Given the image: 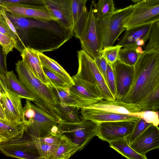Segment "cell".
I'll use <instances>...</instances> for the list:
<instances>
[{"instance_id":"6da1fadb","label":"cell","mask_w":159,"mask_h":159,"mask_svg":"<svg viewBox=\"0 0 159 159\" xmlns=\"http://www.w3.org/2000/svg\"><path fill=\"white\" fill-rule=\"evenodd\" d=\"M133 81L127 94L121 100L138 107L159 86V49L139 55L134 66Z\"/></svg>"},{"instance_id":"7a4b0ae2","label":"cell","mask_w":159,"mask_h":159,"mask_svg":"<svg viewBox=\"0 0 159 159\" xmlns=\"http://www.w3.org/2000/svg\"><path fill=\"white\" fill-rule=\"evenodd\" d=\"M18 79L33 95L39 106L61 122L58 104L51 86H48L37 77L22 60L16 64Z\"/></svg>"},{"instance_id":"3957f363","label":"cell","mask_w":159,"mask_h":159,"mask_svg":"<svg viewBox=\"0 0 159 159\" xmlns=\"http://www.w3.org/2000/svg\"><path fill=\"white\" fill-rule=\"evenodd\" d=\"M134 7L131 5L116 9L111 14L96 18L97 31L102 48L112 46L126 28L127 23Z\"/></svg>"},{"instance_id":"277c9868","label":"cell","mask_w":159,"mask_h":159,"mask_svg":"<svg viewBox=\"0 0 159 159\" xmlns=\"http://www.w3.org/2000/svg\"><path fill=\"white\" fill-rule=\"evenodd\" d=\"M77 57L79 66L75 76L97 85L101 92L103 99L115 100L116 98L109 88L94 60L83 50L77 52Z\"/></svg>"},{"instance_id":"5b68a950","label":"cell","mask_w":159,"mask_h":159,"mask_svg":"<svg viewBox=\"0 0 159 159\" xmlns=\"http://www.w3.org/2000/svg\"><path fill=\"white\" fill-rule=\"evenodd\" d=\"M98 123L82 118L78 123L62 122L58 125L57 134H65L79 147L81 150L96 136Z\"/></svg>"},{"instance_id":"8992f818","label":"cell","mask_w":159,"mask_h":159,"mask_svg":"<svg viewBox=\"0 0 159 159\" xmlns=\"http://www.w3.org/2000/svg\"><path fill=\"white\" fill-rule=\"evenodd\" d=\"M35 105L30 102V105L35 111L34 117L29 121H26V132L30 136L40 138L51 134L53 126L58 125L60 122L41 107L36 102Z\"/></svg>"},{"instance_id":"52a82bcc","label":"cell","mask_w":159,"mask_h":159,"mask_svg":"<svg viewBox=\"0 0 159 159\" xmlns=\"http://www.w3.org/2000/svg\"><path fill=\"white\" fill-rule=\"evenodd\" d=\"M0 150L8 157L21 159H40L34 141L29 135L27 136L24 135L18 139L0 143Z\"/></svg>"},{"instance_id":"ba28073f","label":"cell","mask_w":159,"mask_h":159,"mask_svg":"<svg viewBox=\"0 0 159 159\" xmlns=\"http://www.w3.org/2000/svg\"><path fill=\"white\" fill-rule=\"evenodd\" d=\"M72 78L74 84L68 88V92L77 100L80 108L91 106L103 99L97 85L77 78L75 75Z\"/></svg>"},{"instance_id":"9c48e42d","label":"cell","mask_w":159,"mask_h":159,"mask_svg":"<svg viewBox=\"0 0 159 159\" xmlns=\"http://www.w3.org/2000/svg\"><path fill=\"white\" fill-rule=\"evenodd\" d=\"M159 21V1L134 4V9L125 27L128 30L138 26L152 25Z\"/></svg>"},{"instance_id":"30bf717a","label":"cell","mask_w":159,"mask_h":159,"mask_svg":"<svg viewBox=\"0 0 159 159\" xmlns=\"http://www.w3.org/2000/svg\"><path fill=\"white\" fill-rule=\"evenodd\" d=\"M94 9L92 0L86 26L80 39L82 50L93 60L101 56L102 50L97 31Z\"/></svg>"},{"instance_id":"8fae6325","label":"cell","mask_w":159,"mask_h":159,"mask_svg":"<svg viewBox=\"0 0 159 159\" xmlns=\"http://www.w3.org/2000/svg\"><path fill=\"white\" fill-rule=\"evenodd\" d=\"M135 122L119 121L98 123L97 136L102 140L109 143L126 138L132 132Z\"/></svg>"},{"instance_id":"7c38bea8","label":"cell","mask_w":159,"mask_h":159,"mask_svg":"<svg viewBox=\"0 0 159 159\" xmlns=\"http://www.w3.org/2000/svg\"><path fill=\"white\" fill-rule=\"evenodd\" d=\"M0 6L7 12L24 17L56 22L55 17L43 5L7 3L0 4Z\"/></svg>"},{"instance_id":"4fadbf2b","label":"cell","mask_w":159,"mask_h":159,"mask_svg":"<svg viewBox=\"0 0 159 159\" xmlns=\"http://www.w3.org/2000/svg\"><path fill=\"white\" fill-rule=\"evenodd\" d=\"M0 103L3 107L7 119L16 124L25 122L22 98L8 89L5 91L0 90Z\"/></svg>"},{"instance_id":"5bb4252c","label":"cell","mask_w":159,"mask_h":159,"mask_svg":"<svg viewBox=\"0 0 159 159\" xmlns=\"http://www.w3.org/2000/svg\"><path fill=\"white\" fill-rule=\"evenodd\" d=\"M72 0H43V5L55 17L61 27L73 30Z\"/></svg>"},{"instance_id":"9a60e30c","label":"cell","mask_w":159,"mask_h":159,"mask_svg":"<svg viewBox=\"0 0 159 159\" xmlns=\"http://www.w3.org/2000/svg\"><path fill=\"white\" fill-rule=\"evenodd\" d=\"M116 86V98H123L128 92L133 81L134 66L125 64L119 60L112 65Z\"/></svg>"},{"instance_id":"2e32d148","label":"cell","mask_w":159,"mask_h":159,"mask_svg":"<svg viewBox=\"0 0 159 159\" xmlns=\"http://www.w3.org/2000/svg\"><path fill=\"white\" fill-rule=\"evenodd\" d=\"M129 145L138 153L146 156L148 152L159 148V127L151 124Z\"/></svg>"},{"instance_id":"e0dca14e","label":"cell","mask_w":159,"mask_h":159,"mask_svg":"<svg viewBox=\"0 0 159 159\" xmlns=\"http://www.w3.org/2000/svg\"><path fill=\"white\" fill-rule=\"evenodd\" d=\"M81 109L82 118L98 123L119 121L135 122L139 118L134 116L117 114L96 109L86 107Z\"/></svg>"},{"instance_id":"ac0fdd59","label":"cell","mask_w":159,"mask_h":159,"mask_svg":"<svg viewBox=\"0 0 159 159\" xmlns=\"http://www.w3.org/2000/svg\"><path fill=\"white\" fill-rule=\"evenodd\" d=\"M39 51L30 47H25L20 51L22 60L35 76L48 86L52 84L44 73L38 53Z\"/></svg>"},{"instance_id":"d6986e66","label":"cell","mask_w":159,"mask_h":159,"mask_svg":"<svg viewBox=\"0 0 159 159\" xmlns=\"http://www.w3.org/2000/svg\"><path fill=\"white\" fill-rule=\"evenodd\" d=\"M87 0H72V15L74 36L80 39L86 24L89 11L86 7Z\"/></svg>"},{"instance_id":"ffe728a7","label":"cell","mask_w":159,"mask_h":159,"mask_svg":"<svg viewBox=\"0 0 159 159\" xmlns=\"http://www.w3.org/2000/svg\"><path fill=\"white\" fill-rule=\"evenodd\" d=\"M84 107L132 116L133 113L138 112L134 104L125 102L117 98L114 101L102 99L95 104Z\"/></svg>"},{"instance_id":"44dd1931","label":"cell","mask_w":159,"mask_h":159,"mask_svg":"<svg viewBox=\"0 0 159 159\" xmlns=\"http://www.w3.org/2000/svg\"><path fill=\"white\" fill-rule=\"evenodd\" d=\"M152 25H143L125 31L118 43L122 47L137 46L136 43L138 40H148Z\"/></svg>"},{"instance_id":"7402d4cb","label":"cell","mask_w":159,"mask_h":159,"mask_svg":"<svg viewBox=\"0 0 159 159\" xmlns=\"http://www.w3.org/2000/svg\"><path fill=\"white\" fill-rule=\"evenodd\" d=\"M0 143L22 137L26 132L25 122L16 124L7 120H0Z\"/></svg>"},{"instance_id":"603a6c76","label":"cell","mask_w":159,"mask_h":159,"mask_svg":"<svg viewBox=\"0 0 159 159\" xmlns=\"http://www.w3.org/2000/svg\"><path fill=\"white\" fill-rule=\"evenodd\" d=\"M7 14L16 30H25L32 28L52 29L50 21L24 17L8 12H7Z\"/></svg>"},{"instance_id":"cb8c5ba5","label":"cell","mask_w":159,"mask_h":159,"mask_svg":"<svg viewBox=\"0 0 159 159\" xmlns=\"http://www.w3.org/2000/svg\"><path fill=\"white\" fill-rule=\"evenodd\" d=\"M7 89L17 94L22 98L33 102L37 100L25 86L17 78L13 71L6 74Z\"/></svg>"},{"instance_id":"d4e9b609","label":"cell","mask_w":159,"mask_h":159,"mask_svg":"<svg viewBox=\"0 0 159 159\" xmlns=\"http://www.w3.org/2000/svg\"><path fill=\"white\" fill-rule=\"evenodd\" d=\"M38 55L43 67L58 75L70 86L74 84L72 77L57 62L39 51Z\"/></svg>"},{"instance_id":"484cf974","label":"cell","mask_w":159,"mask_h":159,"mask_svg":"<svg viewBox=\"0 0 159 159\" xmlns=\"http://www.w3.org/2000/svg\"><path fill=\"white\" fill-rule=\"evenodd\" d=\"M78 145L74 143L65 134H62L60 143L51 159H68L77 152Z\"/></svg>"},{"instance_id":"4316f807","label":"cell","mask_w":159,"mask_h":159,"mask_svg":"<svg viewBox=\"0 0 159 159\" xmlns=\"http://www.w3.org/2000/svg\"><path fill=\"white\" fill-rule=\"evenodd\" d=\"M109 143L111 148L128 159L147 158L146 156L140 154L133 149L125 138L111 141Z\"/></svg>"},{"instance_id":"83f0119b","label":"cell","mask_w":159,"mask_h":159,"mask_svg":"<svg viewBox=\"0 0 159 159\" xmlns=\"http://www.w3.org/2000/svg\"><path fill=\"white\" fill-rule=\"evenodd\" d=\"M56 107L59 110L62 120L61 123H76L81 120L79 117V108L66 104H57Z\"/></svg>"},{"instance_id":"f1b7e54d","label":"cell","mask_w":159,"mask_h":159,"mask_svg":"<svg viewBox=\"0 0 159 159\" xmlns=\"http://www.w3.org/2000/svg\"><path fill=\"white\" fill-rule=\"evenodd\" d=\"M57 100L58 104H66L68 106H74L80 108L77 100L69 93L68 88L63 89L52 86Z\"/></svg>"},{"instance_id":"f546056e","label":"cell","mask_w":159,"mask_h":159,"mask_svg":"<svg viewBox=\"0 0 159 159\" xmlns=\"http://www.w3.org/2000/svg\"><path fill=\"white\" fill-rule=\"evenodd\" d=\"M93 1L96 18H101L110 14L116 10L113 0H98L97 3L95 0Z\"/></svg>"},{"instance_id":"4dcf8cb0","label":"cell","mask_w":159,"mask_h":159,"mask_svg":"<svg viewBox=\"0 0 159 159\" xmlns=\"http://www.w3.org/2000/svg\"><path fill=\"white\" fill-rule=\"evenodd\" d=\"M137 47H127L121 48L119 52V60L125 64L134 66L140 55L136 51Z\"/></svg>"},{"instance_id":"1f68e13d","label":"cell","mask_w":159,"mask_h":159,"mask_svg":"<svg viewBox=\"0 0 159 159\" xmlns=\"http://www.w3.org/2000/svg\"><path fill=\"white\" fill-rule=\"evenodd\" d=\"M139 111L159 109V86L139 106Z\"/></svg>"},{"instance_id":"d6a6232c","label":"cell","mask_w":159,"mask_h":159,"mask_svg":"<svg viewBox=\"0 0 159 159\" xmlns=\"http://www.w3.org/2000/svg\"><path fill=\"white\" fill-rule=\"evenodd\" d=\"M32 139L36 145L40 159H51L60 143L50 144L42 143Z\"/></svg>"},{"instance_id":"836d02e7","label":"cell","mask_w":159,"mask_h":159,"mask_svg":"<svg viewBox=\"0 0 159 159\" xmlns=\"http://www.w3.org/2000/svg\"><path fill=\"white\" fill-rule=\"evenodd\" d=\"M122 47L117 44L103 48L101 52L102 56L108 63L113 65L119 60V51Z\"/></svg>"},{"instance_id":"e575fe53","label":"cell","mask_w":159,"mask_h":159,"mask_svg":"<svg viewBox=\"0 0 159 159\" xmlns=\"http://www.w3.org/2000/svg\"><path fill=\"white\" fill-rule=\"evenodd\" d=\"M148 40L144 51L159 49V21L152 25Z\"/></svg>"},{"instance_id":"d590c367","label":"cell","mask_w":159,"mask_h":159,"mask_svg":"<svg viewBox=\"0 0 159 159\" xmlns=\"http://www.w3.org/2000/svg\"><path fill=\"white\" fill-rule=\"evenodd\" d=\"M151 124L139 118L135 122L132 132L126 138L129 145L132 143Z\"/></svg>"},{"instance_id":"8d00e7d4","label":"cell","mask_w":159,"mask_h":159,"mask_svg":"<svg viewBox=\"0 0 159 159\" xmlns=\"http://www.w3.org/2000/svg\"><path fill=\"white\" fill-rule=\"evenodd\" d=\"M132 115L142 118L147 122L154 125L158 126L159 125V112L157 110L140 111L133 113Z\"/></svg>"},{"instance_id":"74e56055","label":"cell","mask_w":159,"mask_h":159,"mask_svg":"<svg viewBox=\"0 0 159 159\" xmlns=\"http://www.w3.org/2000/svg\"><path fill=\"white\" fill-rule=\"evenodd\" d=\"M17 40L0 33V43L3 54L6 56L14 48L19 50Z\"/></svg>"},{"instance_id":"f35d334b","label":"cell","mask_w":159,"mask_h":159,"mask_svg":"<svg viewBox=\"0 0 159 159\" xmlns=\"http://www.w3.org/2000/svg\"><path fill=\"white\" fill-rule=\"evenodd\" d=\"M43 67L46 75L54 86L63 89L66 88L70 86L56 74L47 68Z\"/></svg>"},{"instance_id":"ab89813d","label":"cell","mask_w":159,"mask_h":159,"mask_svg":"<svg viewBox=\"0 0 159 159\" xmlns=\"http://www.w3.org/2000/svg\"><path fill=\"white\" fill-rule=\"evenodd\" d=\"M106 81L110 90L116 98V86L114 73L112 65L108 63Z\"/></svg>"},{"instance_id":"60d3db41","label":"cell","mask_w":159,"mask_h":159,"mask_svg":"<svg viewBox=\"0 0 159 159\" xmlns=\"http://www.w3.org/2000/svg\"><path fill=\"white\" fill-rule=\"evenodd\" d=\"M0 33L16 40L18 37L9 27L3 15L0 13Z\"/></svg>"},{"instance_id":"b9f144b4","label":"cell","mask_w":159,"mask_h":159,"mask_svg":"<svg viewBox=\"0 0 159 159\" xmlns=\"http://www.w3.org/2000/svg\"><path fill=\"white\" fill-rule=\"evenodd\" d=\"M62 135V134H58L56 135L51 134L49 135L40 138L30 136L32 139L39 142L50 144H54L60 143Z\"/></svg>"},{"instance_id":"7bdbcfd3","label":"cell","mask_w":159,"mask_h":159,"mask_svg":"<svg viewBox=\"0 0 159 159\" xmlns=\"http://www.w3.org/2000/svg\"><path fill=\"white\" fill-rule=\"evenodd\" d=\"M94 60L98 70L106 81L107 65V61L102 55L95 58Z\"/></svg>"},{"instance_id":"ee69618b","label":"cell","mask_w":159,"mask_h":159,"mask_svg":"<svg viewBox=\"0 0 159 159\" xmlns=\"http://www.w3.org/2000/svg\"><path fill=\"white\" fill-rule=\"evenodd\" d=\"M43 0H0V5L7 3H19L43 5Z\"/></svg>"},{"instance_id":"f6af8a7d","label":"cell","mask_w":159,"mask_h":159,"mask_svg":"<svg viewBox=\"0 0 159 159\" xmlns=\"http://www.w3.org/2000/svg\"><path fill=\"white\" fill-rule=\"evenodd\" d=\"M30 101L26 100L24 107V115L25 121L30 120L34 117L35 114V110L30 105Z\"/></svg>"},{"instance_id":"bcb514c9","label":"cell","mask_w":159,"mask_h":159,"mask_svg":"<svg viewBox=\"0 0 159 159\" xmlns=\"http://www.w3.org/2000/svg\"><path fill=\"white\" fill-rule=\"evenodd\" d=\"M0 120H7L6 118L4 111L2 105L0 103Z\"/></svg>"},{"instance_id":"7dc6e473","label":"cell","mask_w":159,"mask_h":159,"mask_svg":"<svg viewBox=\"0 0 159 159\" xmlns=\"http://www.w3.org/2000/svg\"><path fill=\"white\" fill-rule=\"evenodd\" d=\"M58 125H55L52 127L51 129V134L56 135L58 134L57 133L59 130Z\"/></svg>"},{"instance_id":"c3c4849f","label":"cell","mask_w":159,"mask_h":159,"mask_svg":"<svg viewBox=\"0 0 159 159\" xmlns=\"http://www.w3.org/2000/svg\"><path fill=\"white\" fill-rule=\"evenodd\" d=\"M146 42L143 39H141L138 40L136 43V45L137 46L143 47L144 45Z\"/></svg>"},{"instance_id":"681fc988","label":"cell","mask_w":159,"mask_h":159,"mask_svg":"<svg viewBox=\"0 0 159 159\" xmlns=\"http://www.w3.org/2000/svg\"><path fill=\"white\" fill-rule=\"evenodd\" d=\"M135 50L136 52L139 54H142L144 52V51L143 50L142 47L140 46H137Z\"/></svg>"},{"instance_id":"f907efd6","label":"cell","mask_w":159,"mask_h":159,"mask_svg":"<svg viewBox=\"0 0 159 159\" xmlns=\"http://www.w3.org/2000/svg\"><path fill=\"white\" fill-rule=\"evenodd\" d=\"M142 1L145 2H150L158 1H159V0H142Z\"/></svg>"},{"instance_id":"816d5d0a","label":"cell","mask_w":159,"mask_h":159,"mask_svg":"<svg viewBox=\"0 0 159 159\" xmlns=\"http://www.w3.org/2000/svg\"><path fill=\"white\" fill-rule=\"evenodd\" d=\"M130 0L131 1H132L133 2L136 3L138 2H140L142 0Z\"/></svg>"}]
</instances>
